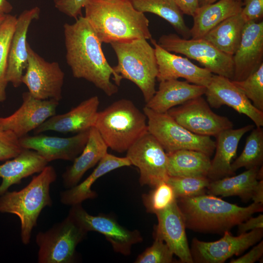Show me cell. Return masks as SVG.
<instances>
[{
	"mask_svg": "<svg viewBox=\"0 0 263 263\" xmlns=\"http://www.w3.org/2000/svg\"><path fill=\"white\" fill-rule=\"evenodd\" d=\"M66 59L73 75L84 79L111 96L118 92L122 78L107 61L100 41L86 19L80 16L63 25Z\"/></svg>",
	"mask_w": 263,
	"mask_h": 263,
	"instance_id": "cell-1",
	"label": "cell"
},
{
	"mask_svg": "<svg viewBox=\"0 0 263 263\" xmlns=\"http://www.w3.org/2000/svg\"><path fill=\"white\" fill-rule=\"evenodd\" d=\"M85 16L101 43L150 39L149 20L130 0H87Z\"/></svg>",
	"mask_w": 263,
	"mask_h": 263,
	"instance_id": "cell-2",
	"label": "cell"
},
{
	"mask_svg": "<svg viewBox=\"0 0 263 263\" xmlns=\"http://www.w3.org/2000/svg\"><path fill=\"white\" fill-rule=\"evenodd\" d=\"M176 200L186 228L204 233L223 234L263 210V204L242 207L208 194Z\"/></svg>",
	"mask_w": 263,
	"mask_h": 263,
	"instance_id": "cell-3",
	"label": "cell"
},
{
	"mask_svg": "<svg viewBox=\"0 0 263 263\" xmlns=\"http://www.w3.org/2000/svg\"><path fill=\"white\" fill-rule=\"evenodd\" d=\"M56 171L47 166L29 184L18 191H6L0 196V212L17 216L20 223V238L27 245L42 210L52 205L50 186L56 179Z\"/></svg>",
	"mask_w": 263,
	"mask_h": 263,
	"instance_id": "cell-4",
	"label": "cell"
},
{
	"mask_svg": "<svg viewBox=\"0 0 263 263\" xmlns=\"http://www.w3.org/2000/svg\"><path fill=\"white\" fill-rule=\"evenodd\" d=\"M108 148L118 153L127 151L148 131L147 117L131 100H117L98 112L94 124Z\"/></svg>",
	"mask_w": 263,
	"mask_h": 263,
	"instance_id": "cell-5",
	"label": "cell"
},
{
	"mask_svg": "<svg viewBox=\"0 0 263 263\" xmlns=\"http://www.w3.org/2000/svg\"><path fill=\"white\" fill-rule=\"evenodd\" d=\"M144 38L126 42L110 43L117 58L113 67L122 79L134 83L142 92L146 103L154 94L158 65L154 48Z\"/></svg>",
	"mask_w": 263,
	"mask_h": 263,
	"instance_id": "cell-6",
	"label": "cell"
},
{
	"mask_svg": "<svg viewBox=\"0 0 263 263\" xmlns=\"http://www.w3.org/2000/svg\"><path fill=\"white\" fill-rule=\"evenodd\" d=\"M143 112L147 117L148 131L167 153L191 150L201 151L209 156L213 153L216 142L210 137L192 133L167 113H156L146 106Z\"/></svg>",
	"mask_w": 263,
	"mask_h": 263,
	"instance_id": "cell-7",
	"label": "cell"
},
{
	"mask_svg": "<svg viewBox=\"0 0 263 263\" xmlns=\"http://www.w3.org/2000/svg\"><path fill=\"white\" fill-rule=\"evenodd\" d=\"M88 232L68 214L62 221L36 235L39 263H71L76 259V247Z\"/></svg>",
	"mask_w": 263,
	"mask_h": 263,
	"instance_id": "cell-8",
	"label": "cell"
},
{
	"mask_svg": "<svg viewBox=\"0 0 263 263\" xmlns=\"http://www.w3.org/2000/svg\"><path fill=\"white\" fill-rule=\"evenodd\" d=\"M157 42L169 52L181 54L197 61L212 74L233 78L232 56L221 52L203 38L187 39L169 34L161 36Z\"/></svg>",
	"mask_w": 263,
	"mask_h": 263,
	"instance_id": "cell-9",
	"label": "cell"
},
{
	"mask_svg": "<svg viewBox=\"0 0 263 263\" xmlns=\"http://www.w3.org/2000/svg\"><path fill=\"white\" fill-rule=\"evenodd\" d=\"M126 157L139 170V183L152 188L167 182V153L148 131L143 133L127 150Z\"/></svg>",
	"mask_w": 263,
	"mask_h": 263,
	"instance_id": "cell-10",
	"label": "cell"
},
{
	"mask_svg": "<svg viewBox=\"0 0 263 263\" xmlns=\"http://www.w3.org/2000/svg\"><path fill=\"white\" fill-rule=\"evenodd\" d=\"M27 48L28 57L22 83L36 98L59 101L62 97L65 74L58 63L46 61L32 49L28 42Z\"/></svg>",
	"mask_w": 263,
	"mask_h": 263,
	"instance_id": "cell-11",
	"label": "cell"
},
{
	"mask_svg": "<svg viewBox=\"0 0 263 263\" xmlns=\"http://www.w3.org/2000/svg\"><path fill=\"white\" fill-rule=\"evenodd\" d=\"M167 113L178 124L193 133L216 137L220 132L233 128L226 116L214 113L202 96L174 107Z\"/></svg>",
	"mask_w": 263,
	"mask_h": 263,
	"instance_id": "cell-12",
	"label": "cell"
},
{
	"mask_svg": "<svg viewBox=\"0 0 263 263\" xmlns=\"http://www.w3.org/2000/svg\"><path fill=\"white\" fill-rule=\"evenodd\" d=\"M263 236V228H257L237 236L226 231L222 238L214 242H204L194 238L190 249L193 263H224L258 243Z\"/></svg>",
	"mask_w": 263,
	"mask_h": 263,
	"instance_id": "cell-13",
	"label": "cell"
},
{
	"mask_svg": "<svg viewBox=\"0 0 263 263\" xmlns=\"http://www.w3.org/2000/svg\"><path fill=\"white\" fill-rule=\"evenodd\" d=\"M71 207L69 214L87 232L96 231L103 235L116 252L129 255L132 246L143 241L138 230L127 229L113 218L103 214L91 215L83 208L81 204Z\"/></svg>",
	"mask_w": 263,
	"mask_h": 263,
	"instance_id": "cell-14",
	"label": "cell"
},
{
	"mask_svg": "<svg viewBox=\"0 0 263 263\" xmlns=\"http://www.w3.org/2000/svg\"><path fill=\"white\" fill-rule=\"evenodd\" d=\"M22 103L12 114L0 115V128L13 132L19 138L34 131L56 113L59 101L42 100L33 97L29 92L22 94Z\"/></svg>",
	"mask_w": 263,
	"mask_h": 263,
	"instance_id": "cell-15",
	"label": "cell"
},
{
	"mask_svg": "<svg viewBox=\"0 0 263 263\" xmlns=\"http://www.w3.org/2000/svg\"><path fill=\"white\" fill-rule=\"evenodd\" d=\"M205 94L210 107L218 109L226 105L248 117L256 127H263V112L255 107L229 78L213 74Z\"/></svg>",
	"mask_w": 263,
	"mask_h": 263,
	"instance_id": "cell-16",
	"label": "cell"
},
{
	"mask_svg": "<svg viewBox=\"0 0 263 263\" xmlns=\"http://www.w3.org/2000/svg\"><path fill=\"white\" fill-rule=\"evenodd\" d=\"M90 129L69 137L37 134L27 135L19 140L23 149L37 151L48 163L56 160L74 161L85 147Z\"/></svg>",
	"mask_w": 263,
	"mask_h": 263,
	"instance_id": "cell-17",
	"label": "cell"
},
{
	"mask_svg": "<svg viewBox=\"0 0 263 263\" xmlns=\"http://www.w3.org/2000/svg\"><path fill=\"white\" fill-rule=\"evenodd\" d=\"M155 215L158 223L154 227V238L163 241L181 263H193L184 218L177 200Z\"/></svg>",
	"mask_w": 263,
	"mask_h": 263,
	"instance_id": "cell-18",
	"label": "cell"
},
{
	"mask_svg": "<svg viewBox=\"0 0 263 263\" xmlns=\"http://www.w3.org/2000/svg\"><path fill=\"white\" fill-rule=\"evenodd\" d=\"M233 81H241L263 63V21L245 23L239 47L232 56Z\"/></svg>",
	"mask_w": 263,
	"mask_h": 263,
	"instance_id": "cell-19",
	"label": "cell"
},
{
	"mask_svg": "<svg viewBox=\"0 0 263 263\" xmlns=\"http://www.w3.org/2000/svg\"><path fill=\"white\" fill-rule=\"evenodd\" d=\"M150 40L155 50L158 81L183 78L192 84L206 87L208 86L213 75L208 70L196 65L187 57L167 51L155 39Z\"/></svg>",
	"mask_w": 263,
	"mask_h": 263,
	"instance_id": "cell-20",
	"label": "cell"
},
{
	"mask_svg": "<svg viewBox=\"0 0 263 263\" xmlns=\"http://www.w3.org/2000/svg\"><path fill=\"white\" fill-rule=\"evenodd\" d=\"M99 100L92 96L73 108L69 112L55 114L34 131L36 134L47 131L61 133H79L94 126L98 114Z\"/></svg>",
	"mask_w": 263,
	"mask_h": 263,
	"instance_id": "cell-21",
	"label": "cell"
},
{
	"mask_svg": "<svg viewBox=\"0 0 263 263\" xmlns=\"http://www.w3.org/2000/svg\"><path fill=\"white\" fill-rule=\"evenodd\" d=\"M40 11L39 8L35 6L24 10L17 18L9 48L6 75L7 81L15 88L22 84L21 78L27 64L28 29L32 21L39 18Z\"/></svg>",
	"mask_w": 263,
	"mask_h": 263,
	"instance_id": "cell-22",
	"label": "cell"
},
{
	"mask_svg": "<svg viewBox=\"0 0 263 263\" xmlns=\"http://www.w3.org/2000/svg\"><path fill=\"white\" fill-rule=\"evenodd\" d=\"M206 87L187 81L171 79L160 82L158 89L146 103V107L158 113H166L170 109L205 94Z\"/></svg>",
	"mask_w": 263,
	"mask_h": 263,
	"instance_id": "cell-23",
	"label": "cell"
},
{
	"mask_svg": "<svg viewBox=\"0 0 263 263\" xmlns=\"http://www.w3.org/2000/svg\"><path fill=\"white\" fill-rule=\"evenodd\" d=\"M254 127L253 125H248L239 129H228L222 131L215 137V154L211 160L207 176L210 181L235 174L231 168V161L236 155L241 139Z\"/></svg>",
	"mask_w": 263,
	"mask_h": 263,
	"instance_id": "cell-24",
	"label": "cell"
},
{
	"mask_svg": "<svg viewBox=\"0 0 263 263\" xmlns=\"http://www.w3.org/2000/svg\"><path fill=\"white\" fill-rule=\"evenodd\" d=\"M48 163L37 151L23 149L17 156L0 165V196L12 185L20 184L23 179L41 172Z\"/></svg>",
	"mask_w": 263,
	"mask_h": 263,
	"instance_id": "cell-25",
	"label": "cell"
},
{
	"mask_svg": "<svg viewBox=\"0 0 263 263\" xmlns=\"http://www.w3.org/2000/svg\"><path fill=\"white\" fill-rule=\"evenodd\" d=\"M108 148L97 129L94 126L91 127L83 150L62 174L64 187L70 188L76 185L85 172L98 163L108 153Z\"/></svg>",
	"mask_w": 263,
	"mask_h": 263,
	"instance_id": "cell-26",
	"label": "cell"
},
{
	"mask_svg": "<svg viewBox=\"0 0 263 263\" xmlns=\"http://www.w3.org/2000/svg\"><path fill=\"white\" fill-rule=\"evenodd\" d=\"M131 165L132 164L126 156L117 157L107 153L98 162L96 168L85 180L61 192V203L64 205L73 206L81 204L87 199L95 198L97 194L91 188L99 178L113 170Z\"/></svg>",
	"mask_w": 263,
	"mask_h": 263,
	"instance_id": "cell-27",
	"label": "cell"
},
{
	"mask_svg": "<svg viewBox=\"0 0 263 263\" xmlns=\"http://www.w3.org/2000/svg\"><path fill=\"white\" fill-rule=\"evenodd\" d=\"M243 2L237 0H219L200 6L193 16L190 29L192 38H203L211 29L225 19L241 12Z\"/></svg>",
	"mask_w": 263,
	"mask_h": 263,
	"instance_id": "cell-28",
	"label": "cell"
},
{
	"mask_svg": "<svg viewBox=\"0 0 263 263\" xmlns=\"http://www.w3.org/2000/svg\"><path fill=\"white\" fill-rule=\"evenodd\" d=\"M167 153L169 176L207 177L211 160L206 153L191 150H181Z\"/></svg>",
	"mask_w": 263,
	"mask_h": 263,
	"instance_id": "cell-29",
	"label": "cell"
},
{
	"mask_svg": "<svg viewBox=\"0 0 263 263\" xmlns=\"http://www.w3.org/2000/svg\"><path fill=\"white\" fill-rule=\"evenodd\" d=\"M259 169L258 167H253L237 175L210 181L207 193L223 197L237 196L244 202L248 201L259 181Z\"/></svg>",
	"mask_w": 263,
	"mask_h": 263,
	"instance_id": "cell-30",
	"label": "cell"
},
{
	"mask_svg": "<svg viewBox=\"0 0 263 263\" xmlns=\"http://www.w3.org/2000/svg\"><path fill=\"white\" fill-rule=\"evenodd\" d=\"M245 23L239 13L223 20L203 38L221 52L233 56L240 44Z\"/></svg>",
	"mask_w": 263,
	"mask_h": 263,
	"instance_id": "cell-31",
	"label": "cell"
},
{
	"mask_svg": "<svg viewBox=\"0 0 263 263\" xmlns=\"http://www.w3.org/2000/svg\"><path fill=\"white\" fill-rule=\"evenodd\" d=\"M130 0L137 11L156 15L169 22L182 38L190 37V29L186 24L183 14L175 0Z\"/></svg>",
	"mask_w": 263,
	"mask_h": 263,
	"instance_id": "cell-32",
	"label": "cell"
},
{
	"mask_svg": "<svg viewBox=\"0 0 263 263\" xmlns=\"http://www.w3.org/2000/svg\"><path fill=\"white\" fill-rule=\"evenodd\" d=\"M263 161V130L262 127L253 128L247 137L244 148L239 156L231 164L232 170L245 168L246 169L259 167Z\"/></svg>",
	"mask_w": 263,
	"mask_h": 263,
	"instance_id": "cell-33",
	"label": "cell"
},
{
	"mask_svg": "<svg viewBox=\"0 0 263 263\" xmlns=\"http://www.w3.org/2000/svg\"><path fill=\"white\" fill-rule=\"evenodd\" d=\"M15 16L7 14L0 25V102L6 100L8 55L17 22Z\"/></svg>",
	"mask_w": 263,
	"mask_h": 263,
	"instance_id": "cell-34",
	"label": "cell"
},
{
	"mask_svg": "<svg viewBox=\"0 0 263 263\" xmlns=\"http://www.w3.org/2000/svg\"><path fill=\"white\" fill-rule=\"evenodd\" d=\"M172 188L176 199L205 194L210 180L207 177H170L167 182Z\"/></svg>",
	"mask_w": 263,
	"mask_h": 263,
	"instance_id": "cell-35",
	"label": "cell"
},
{
	"mask_svg": "<svg viewBox=\"0 0 263 263\" xmlns=\"http://www.w3.org/2000/svg\"><path fill=\"white\" fill-rule=\"evenodd\" d=\"M152 188L149 192L142 195L147 212L155 214L176 200L172 188L167 182L160 183Z\"/></svg>",
	"mask_w": 263,
	"mask_h": 263,
	"instance_id": "cell-36",
	"label": "cell"
},
{
	"mask_svg": "<svg viewBox=\"0 0 263 263\" xmlns=\"http://www.w3.org/2000/svg\"><path fill=\"white\" fill-rule=\"evenodd\" d=\"M259 110L263 112V63L254 73L241 81H233Z\"/></svg>",
	"mask_w": 263,
	"mask_h": 263,
	"instance_id": "cell-37",
	"label": "cell"
},
{
	"mask_svg": "<svg viewBox=\"0 0 263 263\" xmlns=\"http://www.w3.org/2000/svg\"><path fill=\"white\" fill-rule=\"evenodd\" d=\"M152 244L140 254L136 263H170L174 255L167 244L162 240L154 238Z\"/></svg>",
	"mask_w": 263,
	"mask_h": 263,
	"instance_id": "cell-38",
	"label": "cell"
},
{
	"mask_svg": "<svg viewBox=\"0 0 263 263\" xmlns=\"http://www.w3.org/2000/svg\"><path fill=\"white\" fill-rule=\"evenodd\" d=\"M23 149L19 138L13 132L0 128V161L16 157Z\"/></svg>",
	"mask_w": 263,
	"mask_h": 263,
	"instance_id": "cell-39",
	"label": "cell"
},
{
	"mask_svg": "<svg viewBox=\"0 0 263 263\" xmlns=\"http://www.w3.org/2000/svg\"><path fill=\"white\" fill-rule=\"evenodd\" d=\"M240 12L245 22L260 21L263 17V0H244Z\"/></svg>",
	"mask_w": 263,
	"mask_h": 263,
	"instance_id": "cell-40",
	"label": "cell"
},
{
	"mask_svg": "<svg viewBox=\"0 0 263 263\" xmlns=\"http://www.w3.org/2000/svg\"><path fill=\"white\" fill-rule=\"evenodd\" d=\"M87 0H54L55 7L67 16L77 19Z\"/></svg>",
	"mask_w": 263,
	"mask_h": 263,
	"instance_id": "cell-41",
	"label": "cell"
},
{
	"mask_svg": "<svg viewBox=\"0 0 263 263\" xmlns=\"http://www.w3.org/2000/svg\"><path fill=\"white\" fill-rule=\"evenodd\" d=\"M263 255V241L254 246L248 252L236 259H232L230 263H254L259 261Z\"/></svg>",
	"mask_w": 263,
	"mask_h": 263,
	"instance_id": "cell-42",
	"label": "cell"
},
{
	"mask_svg": "<svg viewBox=\"0 0 263 263\" xmlns=\"http://www.w3.org/2000/svg\"><path fill=\"white\" fill-rule=\"evenodd\" d=\"M238 233L242 234L257 228H263V215L252 216L238 225Z\"/></svg>",
	"mask_w": 263,
	"mask_h": 263,
	"instance_id": "cell-43",
	"label": "cell"
},
{
	"mask_svg": "<svg viewBox=\"0 0 263 263\" xmlns=\"http://www.w3.org/2000/svg\"><path fill=\"white\" fill-rule=\"evenodd\" d=\"M183 14L193 17L200 6V0H175Z\"/></svg>",
	"mask_w": 263,
	"mask_h": 263,
	"instance_id": "cell-44",
	"label": "cell"
},
{
	"mask_svg": "<svg viewBox=\"0 0 263 263\" xmlns=\"http://www.w3.org/2000/svg\"><path fill=\"white\" fill-rule=\"evenodd\" d=\"M251 199L254 203L263 204V180H259L253 192Z\"/></svg>",
	"mask_w": 263,
	"mask_h": 263,
	"instance_id": "cell-45",
	"label": "cell"
},
{
	"mask_svg": "<svg viewBox=\"0 0 263 263\" xmlns=\"http://www.w3.org/2000/svg\"><path fill=\"white\" fill-rule=\"evenodd\" d=\"M12 9V5L7 0H0V14H9Z\"/></svg>",
	"mask_w": 263,
	"mask_h": 263,
	"instance_id": "cell-46",
	"label": "cell"
},
{
	"mask_svg": "<svg viewBox=\"0 0 263 263\" xmlns=\"http://www.w3.org/2000/svg\"><path fill=\"white\" fill-rule=\"evenodd\" d=\"M219 0H200V6L212 3ZM243 1L244 0H237Z\"/></svg>",
	"mask_w": 263,
	"mask_h": 263,
	"instance_id": "cell-47",
	"label": "cell"
},
{
	"mask_svg": "<svg viewBox=\"0 0 263 263\" xmlns=\"http://www.w3.org/2000/svg\"><path fill=\"white\" fill-rule=\"evenodd\" d=\"M6 15L0 14V25L5 19Z\"/></svg>",
	"mask_w": 263,
	"mask_h": 263,
	"instance_id": "cell-48",
	"label": "cell"
}]
</instances>
